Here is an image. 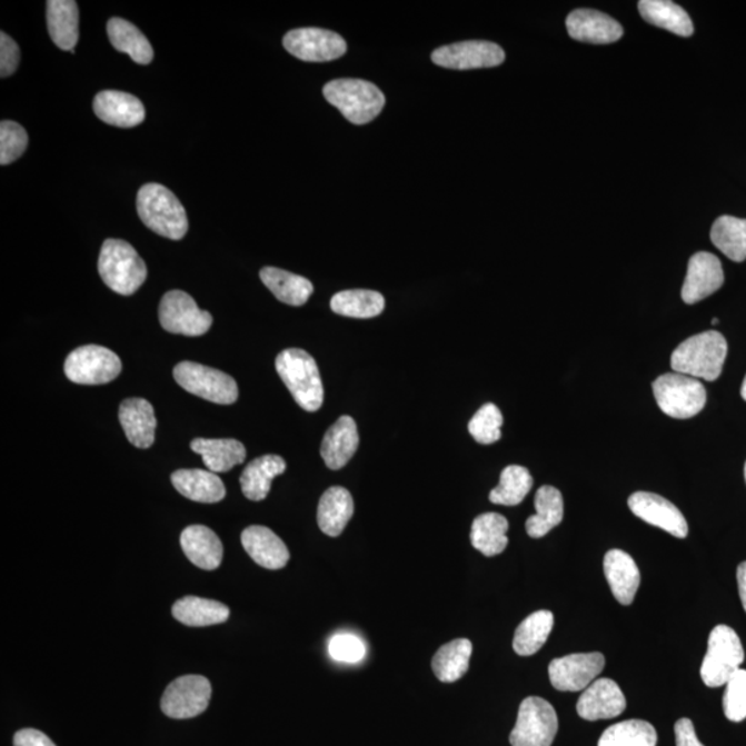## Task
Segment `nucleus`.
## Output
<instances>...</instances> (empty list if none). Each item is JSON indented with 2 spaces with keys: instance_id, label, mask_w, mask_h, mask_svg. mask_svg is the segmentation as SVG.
<instances>
[{
  "instance_id": "nucleus-1",
  "label": "nucleus",
  "mask_w": 746,
  "mask_h": 746,
  "mask_svg": "<svg viewBox=\"0 0 746 746\" xmlns=\"http://www.w3.org/2000/svg\"><path fill=\"white\" fill-rule=\"evenodd\" d=\"M727 357V341L717 330L692 336L677 347L670 367L677 374L714 381L722 375Z\"/></svg>"
},
{
  "instance_id": "nucleus-38",
  "label": "nucleus",
  "mask_w": 746,
  "mask_h": 746,
  "mask_svg": "<svg viewBox=\"0 0 746 746\" xmlns=\"http://www.w3.org/2000/svg\"><path fill=\"white\" fill-rule=\"evenodd\" d=\"M473 645L470 640L457 639L438 648L431 668L442 683L458 682L469 670Z\"/></svg>"
},
{
  "instance_id": "nucleus-16",
  "label": "nucleus",
  "mask_w": 746,
  "mask_h": 746,
  "mask_svg": "<svg viewBox=\"0 0 746 746\" xmlns=\"http://www.w3.org/2000/svg\"><path fill=\"white\" fill-rule=\"evenodd\" d=\"M631 514L654 527L685 539L688 535V524L682 511L668 499L653 493H635L628 500Z\"/></svg>"
},
{
  "instance_id": "nucleus-26",
  "label": "nucleus",
  "mask_w": 746,
  "mask_h": 746,
  "mask_svg": "<svg viewBox=\"0 0 746 746\" xmlns=\"http://www.w3.org/2000/svg\"><path fill=\"white\" fill-rule=\"evenodd\" d=\"M178 491L199 504H216L226 497V487L216 473L201 469H181L170 477Z\"/></svg>"
},
{
  "instance_id": "nucleus-11",
  "label": "nucleus",
  "mask_w": 746,
  "mask_h": 746,
  "mask_svg": "<svg viewBox=\"0 0 746 746\" xmlns=\"http://www.w3.org/2000/svg\"><path fill=\"white\" fill-rule=\"evenodd\" d=\"M159 322L170 334L202 336L212 327L213 317L199 310L196 300L183 290H170L159 305Z\"/></svg>"
},
{
  "instance_id": "nucleus-46",
  "label": "nucleus",
  "mask_w": 746,
  "mask_h": 746,
  "mask_svg": "<svg viewBox=\"0 0 746 746\" xmlns=\"http://www.w3.org/2000/svg\"><path fill=\"white\" fill-rule=\"evenodd\" d=\"M330 658L338 663L356 664L366 657V646L357 636L350 634L335 635L328 645Z\"/></svg>"
},
{
  "instance_id": "nucleus-51",
  "label": "nucleus",
  "mask_w": 746,
  "mask_h": 746,
  "mask_svg": "<svg viewBox=\"0 0 746 746\" xmlns=\"http://www.w3.org/2000/svg\"><path fill=\"white\" fill-rule=\"evenodd\" d=\"M742 396H743L744 400L746 401V376H745L744 384H743V387H742Z\"/></svg>"
},
{
  "instance_id": "nucleus-6",
  "label": "nucleus",
  "mask_w": 746,
  "mask_h": 746,
  "mask_svg": "<svg viewBox=\"0 0 746 746\" xmlns=\"http://www.w3.org/2000/svg\"><path fill=\"white\" fill-rule=\"evenodd\" d=\"M653 391L660 411L675 419L696 417L708 398L698 379L677 372L659 376L653 384Z\"/></svg>"
},
{
  "instance_id": "nucleus-44",
  "label": "nucleus",
  "mask_w": 746,
  "mask_h": 746,
  "mask_svg": "<svg viewBox=\"0 0 746 746\" xmlns=\"http://www.w3.org/2000/svg\"><path fill=\"white\" fill-rule=\"evenodd\" d=\"M723 710L728 720L739 723L746 719V670L738 669L726 683Z\"/></svg>"
},
{
  "instance_id": "nucleus-53",
  "label": "nucleus",
  "mask_w": 746,
  "mask_h": 746,
  "mask_svg": "<svg viewBox=\"0 0 746 746\" xmlns=\"http://www.w3.org/2000/svg\"><path fill=\"white\" fill-rule=\"evenodd\" d=\"M745 481H746V464H745Z\"/></svg>"
},
{
  "instance_id": "nucleus-49",
  "label": "nucleus",
  "mask_w": 746,
  "mask_h": 746,
  "mask_svg": "<svg viewBox=\"0 0 746 746\" xmlns=\"http://www.w3.org/2000/svg\"><path fill=\"white\" fill-rule=\"evenodd\" d=\"M14 746H56L47 734L36 728H22L14 734Z\"/></svg>"
},
{
  "instance_id": "nucleus-32",
  "label": "nucleus",
  "mask_w": 746,
  "mask_h": 746,
  "mask_svg": "<svg viewBox=\"0 0 746 746\" xmlns=\"http://www.w3.org/2000/svg\"><path fill=\"white\" fill-rule=\"evenodd\" d=\"M172 614L183 625L203 628L226 623L230 617V609L220 601L187 596L175 603Z\"/></svg>"
},
{
  "instance_id": "nucleus-3",
  "label": "nucleus",
  "mask_w": 746,
  "mask_h": 746,
  "mask_svg": "<svg viewBox=\"0 0 746 746\" xmlns=\"http://www.w3.org/2000/svg\"><path fill=\"white\" fill-rule=\"evenodd\" d=\"M278 375L295 401L306 411L316 412L324 402L320 369L315 358L301 349H287L276 360Z\"/></svg>"
},
{
  "instance_id": "nucleus-19",
  "label": "nucleus",
  "mask_w": 746,
  "mask_h": 746,
  "mask_svg": "<svg viewBox=\"0 0 746 746\" xmlns=\"http://www.w3.org/2000/svg\"><path fill=\"white\" fill-rule=\"evenodd\" d=\"M566 26L569 37L585 43H614L624 36L618 21L597 10H574L568 14Z\"/></svg>"
},
{
  "instance_id": "nucleus-4",
  "label": "nucleus",
  "mask_w": 746,
  "mask_h": 746,
  "mask_svg": "<svg viewBox=\"0 0 746 746\" xmlns=\"http://www.w3.org/2000/svg\"><path fill=\"white\" fill-rule=\"evenodd\" d=\"M99 272L113 292L130 296L145 284L147 266L132 245L122 239H107L100 252Z\"/></svg>"
},
{
  "instance_id": "nucleus-8",
  "label": "nucleus",
  "mask_w": 746,
  "mask_h": 746,
  "mask_svg": "<svg viewBox=\"0 0 746 746\" xmlns=\"http://www.w3.org/2000/svg\"><path fill=\"white\" fill-rule=\"evenodd\" d=\"M175 380L191 395L230 406L238 400V385L230 375L201 364L183 361L173 369Z\"/></svg>"
},
{
  "instance_id": "nucleus-33",
  "label": "nucleus",
  "mask_w": 746,
  "mask_h": 746,
  "mask_svg": "<svg viewBox=\"0 0 746 746\" xmlns=\"http://www.w3.org/2000/svg\"><path fill=\"white\" fill-rule=\"evenodd\" d=\"M535 510L537 514L526 523L527 534L534 539L544 538L563 521L564 500L559 489L551 486L540 487L535 495Z\"/></svg>"
},
{
  "instance_id": "nucleus-34",
  "label": "nucleus",
  "mask_w": 746,
  "mask_h": 746,
  "mask_svg": "<svg viewBox=\"0 0 746 746\" xmlns=\"http://www.w3.org/2000/svg\"><path fill=\"white\" fill-rule=\"evenodd\" d=\"M509 521L499 514L478 516L473 521L470 540L473 548L487 557L503 554L508 548Z\"/></svg>"
},
{
  "instance_id": "nucleus-18",
  "label": "nucleus",
  "mask_w": 746,
  "mask_h": 746,
  "mask_svg": "<svg viewBox=\"0 0 746 746\" xmlns=\"http://www.w3.org/2000/svg\"><path fill=\"white\" fill-rule=\"evenodd\" d=\"M626 699L617 683L597 679L579 697L577 712L585 720L614 719L624 714Z\"/></svg>"
},
{
  "instance_id": "nucleus-22",
  "label": "nucleus",
  "mask_w": 746,
  "mask_h": 746,
  "mask_svg": "<svg viewBox=\"0 0 746 746\" xmlns=\"http://www.w3.org/2000/svg\"><path fill=\"white\" fill-rule=\"evenodd\" d=\"M358 446L360 436L356 420L345 415L336 420L324 436L321 457L330 470H339L355 457Z\"/></svg>"
},
{
  "instance_id": "nucleus-20",
  "label": "nucleus",
  "mask_w": 746,
  "mask_h": 746,
  "mask_svg": "<svg viewBox=\"0 0 746 746\" xmlns=\"http://www.w3.org/2000/svg\"><path fill=\"white\" fill-rule=\"evenodd\" d=\"M93 110L102 122L117 128L138 127L146 118L142 102L133 95L105 90L95 97Z\"/></svg>"
},
{
  "instance_id": "nucleus-2",
  "label": "nucleus",
  "mask_w": 746,
  "mask_h": 746,
  "mask_svg": "<svg viewBox=\"0 0 746 746\" xmlns=\"http://www.w3.org/2000/svg\"><path fill=\"white\" fill-rule=\"evenodd\" d=\"M138 213L148 229L165 238L179 241L188 231V220L183 205L165 186L148 183L140 188Z\"/></svg>"
},
{
  "instance_id": "nucleus-9",
  "label": "nucleus",
  "mask_w": 746,
  "mask_h": 746,
  "mask_svg": "<svg viewBox=\"0 0 746 746\" xmlns=\"http://www.w3.org/2000/svg\"><path fill=\"white\" fill-rule=\"evenodd\" d=\"M559 719L548 700L528 697L523 700L514 732L510 733L511 746H551Z\"/></svg>"
},
{
  "instance_id": "nucleus-43",
  "label": "nucleus",
  "mask_w": 746,
  "mask_h": 746,
  "mask_svg": "<svg viewBox=\"0 0 746 746\" xmlns=\"http://www.w3.org/2000/svg\"><path fill=\"white\" fill-rule=\"evenodd\" d=\"M504 415L495 404H486L469 421V432L477 442L488 446L500 440Z\"/></svg>"
},
{
  "instance_id": "nucleus-42",
  "label": "nucleus",
  "mask_w": 746,
  "mask_h": 746,
  "mask_svg": "<svg viewBox=\"0 0 746 746\" xmlns=\"http://www.w3.org/2000/svg\"><path fill=\"white\" fill-rule=\"evenodd\" d=\"M658 736L651 723L625 720L608 727L599 746H657Z\"/></svg>"
},
{
  "instance_id": "nucleus-52",
  "label": "nucleus",
  "mask_w": 746,
  "mask_h": 746,
  "mask_svg": "<svg viewBox=\"0 0 746 746\" xmlns=\"http://www.w3.org/2000/svg\"><path fill=\"white\" fill-rule=\"evenodd\" d=\"M716 324H719V320H717V318H714V320H712V326H716Z\"/></svg>"
},
{
  "instance_id": "nucleus-37",
  "label": "nucleus",
  "mask_w": 746,
  "mask_h": 746,
  "mask_svg": "<svg viewBox=\"0 0 746 746\" xmlns=\"http://www.w3.org/2000/svg\"><path fill=\"white\" fill-rule=\"evenodd\" d=\"M385 306L384 295L368 289L344 290L330 299V309L336 315L361 320L380 316Z\"/></svg>"
},
{
  "instance_id": "nucleus-15",
  "label": "nucleus",
  "mask_w": 746,
  "mask_h": 746,
  "mask_svg": "<svg viewBox=\"0 0 746 746\" xmlns=\"http://www.w3.org/2000/svg\"><path fill=\"white\" fill-rule=\"evenodd\" d=\"M505 50L497 43L466 41L438 48L431 53V61L449 70H476L503 64Z\"/></svg>"
},
{
  "instance_id": "nucleus-17",
  "label": "nucleus",
  "mask_w": 746,
  "mask_h": 746,
  "mask_svg": "<svg viewBox=\"0 0 746 746\" xmlns=\"http://www.w3.org/2000/svg\"><path fill=\"white\" fill-rule=\"evenodd\" d=\"M723 282L725 272L720 260L709 252H698L688 261L682 299L687 305H696L719 290Z\"/></svg>"
},
{
  "instance_id": "nucleus-25",
  "label": "nucleus",
  "mask_w": 746,
  "mask_h": 746,
  "mask_svg": "<svg viewBox=\"0 0 746 746\" xmlns=\"http://www.w3.org/2000/svg\"><path fill=\"white\" fill-rule=\"evenodd\" d=\"M181 548L193 566L207 571L219 568L223 560V544L212 529L205 526H190L181 533Z\"/></svg>"
},
{
  "instance_id": "nucleus-41",
  "label": "nucleus",
  "mask_w": 746,
  "mask_h": 746,
  "mask_svg": "<svg viewBox=\"0 0 746 746\" xmlns=\"http://www.w3.org/2000/svg\"><path fill=\"white\" fill-rule=\"evenodd\" d=\"M533 476L523 466L511 465L500 475L499 486L489 494V500L495 505L517 506L533 488Z\"/></svg>"
},
{
  "instance_id": "nucleus-47",
  "label": "nucleus",
  "mask_w": 746,
  "mask_h": 746,
  "mask_svg": "<svg viewBox=\"0 0 746 746\" xmlns=\"http://www.w3.org/2000/svg\"><path fill=\"white\" fill-rule=\"evenodd\" d=\"M20 62V49L8 33H0V77H10Z\"/></svg>"
},
{
  "instance_id": "nucleus-35",
  "label": "nucleus",
  "mask_w": 746,
  "mask_h": 746,
  "mask_svg": "<svg viewBox=\"0 0 746 746\" xmlns=\"http://www.w3.org/2000/svg\"><path fill=\"white\" fill-rule=\"evenodd\" d=\"M107 32L112 47L118 51L129 54L138 64H150L153 59L151 43L132 22L113 17L108 21Z\"/></svg>"
},
{
  "instance_id": "nucleus-10",
  "label": "nucleus",
  "mask_w": 746,
  "mask_h": 746,
  "mask_svg": "<svg viewBox=\"0 0 746 746\" xmlns=\"http://www.w3.org/2000/svg\"><path fill=\"white\" fill-rule=\"evenodd\" d=\"M121 371L122 362L116 352L97 345L78 347L64 364L67 378L77 385L110 384Z\"/></svg>"
},
{
  "instance_id": "nucleus-30",
  "label": "nucleus",
  "mask_w": 746,
  "mask_h": 746,
  "mask_svg": "<svg viewBox=\"0 0 746 746\" xmlns=\"http://www.w3.org/2000/svg\"><path fill=\"white\" fill-rule=\"evenodd\" d=\"M260 278L272 295L285 305L304 306L315 292V287L307 278L277 267H265L260 271Z\"/></svg>"
},
{
  "instance_id": "nucleus-45",
  "label": "nucleus",
  "mask_w": 746,
  "mask_h": 746,
  "mask_svg": "<svg viewBox=\"0 0 746 746\" xmlns=\"http://www.w3.org/2000/svg\"><path fill=\"white\" fill-rule=\"evenodd\" d=\"M28 135L21 125L13 121L0 123V163L17 161L26 152Z\"/></svg>"
},
{
  "instance_id": "nucleus-23",
  "label": "nucleus",
  "mask_w": 746,
  "mask_h": 746,
  "mask_svg": "<svg viewBox=\"0 0 746 746\" xmlns=\"http://www.w3.org/2000/svg\"><path fill=\"white\" fill-rule=\"evenodd\" d=\"M241 543L256 564L267 569H281L289 561V550L270 528L252 526L243 529Z\"/></svg>"
},
{
  "instance_id": "nucleus-29",
  "label": "nucleus",
  "mask_w": 746,
  "mask_h": 746,
  "mask_svg": "<svg viewBox=\"0 0 746 746\" xmlns=\"http://www.w3.org/2000/svg\"><path fill=\"white\" fill-rule=\"evenodd\" d=\"M48 31L51 41L61 50L73 51L79 39V9L73 0L48 2Z\"/></svg>"
},
{
  "instance_id": "nucleus-5",
  "label": "nucleus",
  "mask_w": 746,
  "mask_h": 746,
  "mask_svg": "<svg viewBox=\"0 0 746 746\" xmlns=\"http://www.w3.org/2000/svg\"><path fill=\"white\" fill-rule=\"evenodd\" d=\"M324 97L355 125L374 121L386 105L384 92L361 79H335L324 87Z\"/></svg>"
},
{
  "instance_id": "nucleus-12",
  "label": "nucleus",
  "mask_w": 746,
  "mask_h": 746,
  "mask_svg": "<svg viewBox=\"0 0 746 746\" xmlns=\"http://www.w3.org/2000/svg\"><path fill=\"white\" fill-rule=\"evenodd\" d=\"M212 686L207 677L181 676L167 687L161 700L165 715L172 719H191L208 709Z\"/></svg>"
},
{
  "instance_id": "nucleus-24",
  "label": "nucleus",
  "mask_w": 746,
  "mask_h": 746,
  "mask_svg": "<svg viewBox=\"0 0 746 746\" xmlns=\"http://www.w3.org/2000/svg\"><path fill=\"white\" fill-rule=\"evenodd\" d=\"M119 421L125 435L135 447L150 448L156 441L157 418L145 398H128L119 407Z\"/></svg>"
},
{
  "instance_id": "nucleus-31",
  "label": "nucleus",
  "mask_w": 746,
  "mask_h": 746,
  "mask_svg": "<svg viewBox=\"0 0 746 746\" xmlns=\"http://www.w3.org/2000/svg\"><path fill=\"white\" fill-rule=\"evenodd\" d=\"M191 449L201 455L205 466L212 473L229 471L233 466L243 464L247 458L243 444L233 438H221V440L196 438L191 442Z\"/></svg>"
},
{
  "instance_id": "nucleus-48",
  "label": "nucleus",
  "mask_w": 746,
  "mask_h": 746,
  "mask_svg": "<svg viewBox=\"0 0 746 746\" xmlns=\"http://www.w3.org/2000/svg\"><path fill=\"white\" fill-rule=\"evenodd\" d=\"M676 746H704L699 743L693 722L683 717L675 725Z\"/></svg>"
},
{
  "instance_id": "nucleus-7",
  "label": "nucleus",
  "mask_w": 746,
  "mask_h": 746,
  "mask_svg": "<svg viewBox=\"0 0 746 746\" xmlns=\"http://www.w3.org/2000/svg\"><path fill=\"white\" fill-rule=\"evenodd\" d=\"M745 659L744 647L737 631L727 625H717L710 631L700 677L706 686H726L730 677L742 669Z\"/></svg>"
},
{
  "instance_id": "nucleus-36",
  "label": "nucleus",
  "mask_w": 746,
  "mask_h": 746,
  "mask_svg": "<svg viewBox=\"0 0 746 746\" xmlns=\"http://www.w3.org/2000/svg\"><path fill=\"white\" fill-rule=\"evenodd\" d=\"M639 11L643 19L655 27L664 28L679 37L693 36L694 26L690 16L679 4L669 0H641Z\"/></svg>"
},
{
  "instance_id": "nucleus-39",
  "label": "nucleus",
  "mask_w": 746,
  "mask_h": 746,
  "mask_svg": "<svg viewBox=\"0 0 746 746\" xmlns=\"http://www.w3.org/2000/svg\"><path fill=\"white\" fill-rule=\"evenodd\" d=\"M555 625V615L548 609L528 615L516 629L514 650L521 657L537 654L549 639Z\"/></svg>"
},
{
  "instance_id": "nucleus-13",
  "label": "nucleus",
  "mask_w": 746,
  "mask_h": 746,
  "mask_svg": "<svg viewBox=\"0 0 746 746\" xmlns=\"http://www.w3.org/2000/svg\"><path fill=\"white\" fill-rule=\"evenodd\" d=\"M606 658L600 653L571 654L556 658L549 665V679L556 690L584 692L605 669Z\"/></svg>"
},
{
  "instance_id": "nucleus-40",
  "label": "nucleus",
  "mask_w": 746,
  "mask_h": 746,
  "mask_svg": "<svg viewBox=\"0 0 746 746\" xmlns=\"http://www.w3.org/2000/svg\"><path fill=\"white\" fill-rule=\"evenodd\" d=\"M710 239L728 259L737 263L746 259V219L722 216L712 226Z\"/></svg>"
},
{
  "instance_id": "nucleus-28",
  "label": "nucleus",
  "mask_w": 746,
  "mask_h": 746,
  "mask_svg": "<svg viewBox=\"0 0 746 746\" xmlns=\"http://www.w3.org/2000/svg\"><path fill=\"white\" fill-rule=\"evenodd\" d=\"M287 470V464L278 455H265L256 458L242 471L239 483L245 497L255 503L267 498L271 489V483L277 476Z\"/></svg>"
},
{
  "instance_id": "nucleus-21",
  "label": "nucleus",
  "mask_w": 746,
  "mask_h": 746,
  "mask_svg": "<svg viewBox=\"0 0 746 746\" xmlns=\"http://www.w3.org/2000/svg\"><path fill=\"white\" fill-rule=\"evenodd\" d=\"M605 574L609 589L623 606H630L640 586V569L634 557L624 550L613 549L605 556Z\"/></svg>"
},
{
  "instance_id": "nucleus-14",
  "label": "nucleus",
  "mask_w": 746,
  "mask_h": 746,
  "mask_svg": "<svg viewBox=\"0 0 746 746\" xmlns=\"http://www.w3.org/2000/svg\"><path fill=\"white\" fill-rule=\"evenodd\" d=\"M284 48L296 59L307 62H326L340 59L347 43L339 33L321 28H299L284 37Z\"/></svg>"
},
{
  "instance_id": "nucleus-27",
  "label": "nucleus",
  "mask_w": 746,
  "mask_h": 746,
  "mask_svg": "<svg viewBox=\"0 0 746 746\" xmlns=\"http://www.w3.org/2000/svg\"><path fill=\"white\" fill-rule=\"evenodd\" d=\"M355 515V500L344 487H330L318 505V526L328 537H339Z\"/></svg>"
},
{
  "instance_id": "nucleus-50",
  "label": "nucleus",
  "mask_w": 746,
  "mask_h": 746,
  "mask_svg": "<svg viewBox=\"0 0 746 746\" xmlns=\"http://www.w3.org/2000/svg\"><path fill=\"white\" fill-rule=\"evenodd\" d=\"M739 599H742L746 613V561L739 564L737 569Z\"/></svg>"
}]
</instances>
